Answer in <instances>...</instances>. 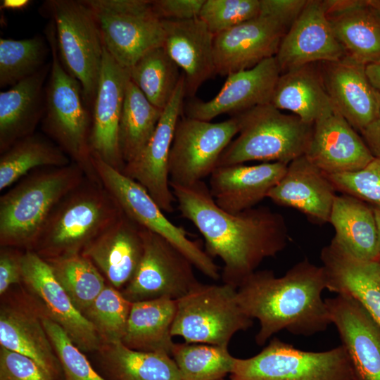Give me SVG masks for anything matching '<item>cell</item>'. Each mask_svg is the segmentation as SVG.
<instances>
[{"instance_id":"14","label":"cell","mask_w":380,"mask_h":380,"mask_svg":"<svg viewBox=\"0 0 380 380\" xmlns=\"http://www.w3.org/2000/svg\"><path fill=\"white\" fill-rule=\"evenodd\" d=\"M21 265L22 283L39 312L59 325L82 351H99L103 343L95 328L75 307L46 260L26 250Z\"/></svg>"},{"instance_id":"42","label":"cell","mask_w":380,"mask_h":380,"mask_svg":"<svg viewBox=\"0 0 380 380\" xmlns=\"http://www.w3.org/2000/svg\"><path fill=\"white\" fill-rule=\"evenodd\" d=\"M40 316L63 371L65 380H106L92 368L82 350L59 325L41 313Z\"/></svg>"},{"instance_id":"47","label":"cell","mask_w":380,"mask_h":380,"mask_svg":"<svg viewBox=\"0 0 380 380\" xmlns=\"http://www.w3.org/2000/svg\"><path fill=\"white\" fill-rule=\"evenodd\" d=\"M308 0H260V13L273 18L289 30Z\"/></svg>"},{"instance_id":"53","label":"cell","mask_w":380,"mask_h":380,"mask_svg":"<svg viewBox=\"0 0 380 380\" xmlns=\"http://www.w3.org/2000/svg\"><path fill=\"white\" fill-rule=\"evenodd\" d=\"M369 2L380 17V0H369Z\"/></svg>"},{"instance_id":"16","label":"cell","mask_w":380,"mask_h":380,"mask_svg":"<svg viewBox=\"0 0 380 380\" xmlns=\"http://www.w3.org/2000/svg\"><path fill=\"white\" fill-rule=\"evenodd\" d=\"M129 72L104 47L97 91L91 110L90 147L106 163L122 172L125 163L119 146V125Z\"/></svg>"},{"instance_id":"17","label":"cell","mask_w":380,"mask_h":380,"mask_svg":"<svg viewBox=\"0 0 380 380\" xmlns=\"http://www.w3.org/2000/svg\"><path fill=\"white\" fill-rule=\"evenodd\" d=\"M287 31L276 19L259 15L215 34L216 73L227 77L274 57Z\"/></svg>"},{"instance_id":"13","label":"cell","mask_w":380,"mask_h":380,"mask_svg":"<svg viewBox=\"0 0 380 380\" xmlns=\"http://www.w3.org/2000/svg\"><path fill=\"white\" fill-rule=\"evenodd\" d=\"M238 132L233 116L212 122L181 115L169 156L170 184L189 186L203 181L215 170L221 154Z\"/></svg>"},{"instance_id":"3","label":"cell","mask_w":380,"mask_h":380,"mask_svg":"<svg viewBox=\"0 0 380 380\" xmlns=\"http://www.w3.org/2000/svg\"><path fill=\"white\" fill-rule=\"evenodd\" d=\"M86 177L75 163L43 167L0 198V245L32 250L51 212Z\"/></svg>"},{"instance_id":"26","label":"cell","mask_w":380,"mask_h":380,"mask_svg":"<svg viewBox=\"0 0 380 380\" xmlns=\"http://www.w3.org/2000/svg\"><path fill=\"white\" fill-rule=\"evenodd\" d=\"M163 47L184 72L186 96L194 98L203 82L216 73L213 37L199 18L189 20H163Z\"/></svg>"},{"instance_id":"45","label":"cell","mask_w":380,"mask_h":380,"mask_svg":"<svg viewBox=\"0 0 380 380\" xmlns=\"http://www.w3.org/2000/svg\"><path fill=\"white\" fill-rule=\"evenodd\" d=\"M0 380H53V377L30 357L1 346Z\"/></svg>"},{"instance_id":"24","label":"cell","mask_w":380,"mask_h":380,"mask_svg":"<svg viewBox=\"0 0 380 380\" xmlns=\"http://www.w3.org/2000/svg\"><path fill=\"white\" fill-rule=\"evenodd\" d=\"M336 195L326 174L303 155L289 163L267 198L279 205L296 209L314 224H324L329 222Z\"/></svg>"},{"instance_id":"46","label":"cell","mask_w":380,"mask_h":380,"mask_svg":"<svg viewBox=\"0 0 380 380\" xmlns=\"http://www.w3.org/2000/svg\"><path fill=\"white\" fill-rule=\"evenodd\" d=\"M205 0H151L153 10L161 20H189L199 17Z\"/></svg>"},{"instance_id":"54","label":"cell","mask_w":380,"mask_h":380,"mask_svg":"<svg viewBox=\"0 0 380 380\" xmlns=\"http://www.w3.org/2000/svg\"><path fill=\"white\" fill-rule=\"evenodd\" d=\"M221 380H223V379H221Z\"/></svg>"},{"instance_id":"4","label":"cell","mask_w":380,"mask_h":380,"mask_svg":"<svg viewBox=\"0 0 380 380\" xmlns=\"http://www.w3.org/2000/svg\"><path fill=\"white\" fill-rule=\"evenodd\" d=\"M122 212L101 182L86 177L52 210L32 251L44 260L82 254Z\"/></svg>"},{"instance_id":"43","label":"cell","mask_w":380,"mask_h":380,"mask_svg":"<svg viewBox=\"0 0 380 380\" xmlns=\"http://www.w3.org/2000/svg\"><path fill=\"white\" fill-rule=\"evenodd\" d=\"M260 0H205L199 18L215 35L259 15Z\"/></svg>"},{"instance_id":"35","label":"cell","mask_w":380,"mask_h":380,"mask_svg":"<svg viewBox=\"0 0 380 380\" xmlns=\"http://www.w3.org/2000/svg\"><path fill=\"white\" fill-rule=\"evenodd\" d=\"M163 111L151 103L129 78L119 125V146L125 165L135 159L147 145Z\"/></svg>"},{"instance_id":"30","label":"cell","mask_w":380,"mask_h":380,"mask_svg":"<svg viewBox=\"0 0 380 380\" xmlns=\"http://www.w3.org/2000/svg\"><path fill=\"white\" fill-rule=\"evenodd\" d=\"M51 62L0 92V152L34 133L44 112L45 86Z\"/></svg>"},{"instance_id":"49","label":"cell","mask_w":380,"mask_h":380,"mask_svg":"<svg viewBox=\"0 0 380 380\" xmlns=\"http://www.w3.org/2000/svg\"><path fill=\"white\" fill-rule=\"evenodd\" d=\"M360 133L373 156L380 158V112L378 117Z\"/></svg>"},{"instance_id":"38","label":"cell","mask_w":380,"mask_h":380,"mask_svg":"<svg viewBox=\"0 0 380 380\" xmlns=\"http://www.w3.org/2000/svg\"><path fill=\"white\" fill-rule=\"evenodd\" d=\"M45 260L75 307L83 315L106 286L103 275L82 254Z\"/></svg>"},{"instance_id":"7","label":"cell","mask_w":380,"mask_h":380,"mask_svg":"<svg viewBox=\"0 0 380 380\" xmlns=\"http://www.w3.org/2000/svg\"><path fill=\"white\" fill-rule=\"evenodd\" d=\"M42 10L54 25L62 65L80 82L85 101L92 110L104 52L92 11L83 0H49Z\"/></svg>"},{"instance_id":"31","label":"cell","mask_w":380,"mask_h":380,"mask_svg":"<svg viewBox=\"0 0 380 380\" xmlns=\"http://www.w3.org/2000/svg\"><path fill=\"white\" fill-rule=\"evenodd\" d=\"M270 104L287 110L303 121L313 124L331 106L319 63H309L281 74Z\"/></svg>"},{"instance_id":"29","label":"cell","mask_w":380,"mask_h":380,"mask_svg":"<svg viewBox=\"0 0 380 380\" xmlns=\"http://www.w3.org/2000/svg\"><path fill=\"white\" fill-rule=\"evenodd\" d=\"M0 345L30 357L53 377L58 373L59 360L40 313L28 298L1 305Z\"/></svg>"},{"instance_id":"19","label":"cell","mask_w":380,"mask_h":380,"mask_svg":"<svg viewBox=\"0 0 380 380\" xmlns=\"http://www.w3.org/2000/svg\"><path fill=\"white\" fill-rule=\"evenodd\" d=\"M346 56L326 15L323 1L308 0L284 36L275 56L281 74L306 64Z\"/></svg>"},{"instance_id":"33","label":"cell","mask_w":380,"mask_h":380,"mask_svg":"<svg viewBox=\"0 0 380 380\" xmlns=\"http://www.w3.org/2000/svg\"><path fill=\"white\" fill-rule=\"evenodd\" d=\"M329 223L334 239L357 258L380 260L378 231L373 208L347 194L336 195Z\"/></svg>"},{"instance_id":"27","label":"cell","mask_w":380,"mask_h":380,"mask_svg":"<svg viewBox=\"0 0 380 380\" xmlns=\"http://www.w3.org/2000/svg\"><path fill=\"white\" fill-rule=\"evenodd\" d=\"M141 226L124 212L84 250L101 273L120 291L133 277L143 254Z\"/></svg>"},{"instance_id":"36","label":"cell","mask_w":380,"mask_h":380,"mask_svg":"<svg viewBox=\"0 0 380 380\" xmlns=\"http://www.w3.org/2000/svg\"><path fill=\"white\" fill-rule=\"evenodd\" d=\"M99 351L118 380H182L167 354L132 350L121 341L103 344Z\"/></svg>"},{"instance_id":"52","label":"cell","mask_w":380,"mask_h":380,"mask_svg":"<svg viewBox=\"0 0 380 380\" xmlns=\"http://www.w3.org/2000/svg\"><path fill=\"white\" fill-rule=\"evenodd\" d=\"M374 215L376 218V225H377V231H378V247H379V253L380 255V209L376 208H373Z\"/></svg>"},{"instance_id":"40","label":"cell","mask_w":380,"mask_h":380,"mask_svg":"<svg viewBox=\"0 0 380 380\" xmlns=\"http://www.w3.org/2000/svg\"><path fill=\"white\" fill-rule=\"evenodd\" d=\"M171 355L182 380H221L230 374L235 357L228 348L204 343H175Z\"/></svg>"},{"instance_id":"34","label":"cell","mask_w":380,"mask_h":380,"mask_svg":"<svg viewBox=\"0 0 380 380\" xmlns=\"http://www.w3.org/2000/svg\"><path fill=\"white\" fill-rule=\"evenodd\" d=\"M72 163L68 156L52 140L34 133L1 153L0 191L30 172L43 167H62Z\"/></svg>"},{"instance_id":"23","label":"cell","mask_w":380,"mask_h":380,"mask_svg":"<svg viewBox=\"0 0 380 380\" xmlns=\"http://www.w3.org/2000/svg\"><path fill=\"white\" fill-rule=\"evenodd\" d=\"M320 258L327 289L356 300L380 327V260L357 258L334 238Z\"/></svg>"},{"instance_id":"44","label":"cell","mask_w":380,"mask_h":380,"mask_svg":"<svg viewBox=\"0 0 380 380\" xmlns=\"http://www.w3.org/2000/svg\"><path fill=\"white\" fill-rule=\"evenodd\" d=\"M326 175L336 191L380 209V158H374L366 167L356 172Z\"/></svg>"},{"instance_id":"2","label":"cell","mask_w":380,"mask_h":380,"mask_svg":"<svg viewBox=\"0 0 380 380\" xmlns=\"http://www.w3.org/2000/svg\"><path fill=\"white\" fill-rule=\"evenodd\" d=\"M326 289L322 266L305 258L281 277L256 270L237 287V296L246 315L259 321L255 342L262 346L284 329L305 336L326 330L331 324L322 297Z\"/></svg>"},{"instance_id":"48","label":"cell","mask_w":380,"mask_h":380,"mask_svg":"<svg viewBox=\"0 0 380 380\" xmlns=\"http://www.w3.org/2000/svg\"><path fill=\"white\" fill-rule=\"evenodd\" d=\"M23 253L17 248L2 246L0 252V295L13 284H21V259Z\"/></svg>"},{"instance_id":"1","label":"cell","mask_w":380,"mask_h":380,"mask_svg":"<svg viewBox=\"0 0 380 380\" xmlns=\"http://www.w3.org/2000/svg\"><path fill=\"white\" fill-rule=\"evenodd\" d=\"M170 185L182 216L204 238L205 252L223 262V283L237 289L265 259L286 248L288 228L280 213L264 206L227 212L215 203L204 181Z\"/></svg>"},{"instance_id":"20","label":"cell","mask_w":380,"mask_h":380,"mask_svg":"<svg viewBox=\"0 0 380 380\" xmlns=\"http://www.w3.org/2000/svg\"><path fill=\"white\" fill-rule=\"evenodd\" d=\"M305 156L326 174L356 172L374 158L362 137L332 105L313 123Z\"/></svg>"},{"instance_id":"28","label":"cell","mask_w":380,"mask_h":380,"mask_svg":"<svg viewBox=\"0 0 380 380\" xmlns=\"http://www.w3.org/2000/svg\"><path fill=\"white\" fill-rule=\"evenodd\" d=\"M326 15L346 56L364 65L380 60V17L369 0H324Z\"/></svg>"},{"instance_id":"11","label":"cell","mask_w":380,"mask_h":380,"mask_svg":"<svg viewBox=\"0 0 380 380\" xmlns=\"http://www.w3.org/2000/svg\"><path fill=\"white\" fill-rule=\"evenodd\" d=\"M92 156L101 184L129 217L170 241L206 277L214 280L220 278V267L213 258L196 241L188 237L184 228L168 220L141 185L106 163L96 155L92 154Z\"/></svg>"},{"instance_id":"22","label":"cell","mask_w":380,"mask_h":380,"mask_svg":"<svg viewBox=\"0 0 380 380\" xmlns=\"http://www.w3.org/2000/svg\"><path fill=\"white\" fill-rule=\"evenodd\" d=\"M319 65L332 106L360 132L380 112V94L368 79L365 65L346 56Z\"/></svg>"},{"instance_id":"9","label":"cell","mask_w":380,"mask_h":380,"mask_svg":"<svg viewBox=\"0 0 380 380\" xmlns=\"http://www.w3.org/2000/svg\"><path fill=\"white\" fill-rule=\"evenodd\" d=\"M231 380H356L342 345L322 352L299 350L273 338L249 358H236Z\"/></svg>"},{"instance_id":"37","label":"cell","mask_w":380,"mask_h":380,"mask_svg":"<svg viewBox=\"0 0 380 380\" xmlns=\"http://www.w3.org/2000/svg\"><path fill=\"white\" fill-rule=\"evenodd\" d=\"M179 68L164 47L159 46L146 53L129 69V78L151 103L163 110L179 84Z\"/></svg>"},{"instance_id":"8","label":"cell","mask_w":380,"mask_h":380,"mask_svg":"<svg viewBox=\"0 0 380 380\" xmlns=\"http://www.w3.org/2000/svg\"><path fill=\"white\" fill-rule=\"evenodd\" d=\"M176 301L171 334L185 343L228 348L236 333L253 324L239 304L237 289L228 284L201 283Z\"/></svg>"},{"instance_id":"50","label":"cell","mask_w":380,"mask_h":380,"mask_svg":"<svg viewBox=\"0 0 380 380\" xmlns=\"http://www.w3.org/2000/svg\"><path fill=\"white\" fill-rule=\"evenodd\" d=\"M365 71L371 84L380 94V60L367 65Z\"/></svg>"},{"instance_id":"51","label":"cell","mask_w":380,"mask_h":380,"mask_svg":"<svg viewBox=\"0 0 380 380\" xmlns=\"http://www.w3.org/2000/svg\"><path fill=\"white\" fill-rule=\"evenodd\" d=\"M31 4L30 0H3L0 5L4 10L20 11L26 9Z\"/></svg>"},{"instance_id":"15","label":"cell","mask_w":380,"mask_h":380,"mask_svg":"<svg viewBox=\"0 0 380 380\" xmlns=\"http://www.w3.org/2000/svg\"><path fill=\"white\" fill-rule=\"evenodd\" d=\"M186 96V83L182 75L177 88L163 111L156 129L147 145L122 173L141 185L161 210L174 211L175 197L170 185L168 161L177 123L181 117Z\"/></svg>"},{"instance_id":"39","label":"cell","mask_w":380,"mask_h":380,"mask_svg":"<svg viewBox=\"0 0 380 380\" xmlns=\"http://www.w3.org/2000/svg\"><path fill=\"white\" fill-rule=\"evenodd\" d=\"M51 49L39 34L23 39L0 38V87H12L44 67Z\"/></svg>"},{"instance_id":"32","label":"cell","mask_w":380,"mask_h":380,"mask_svg":"<svg viewBox=\"0 0 380 380\" xmlns=\"http://www.w3.org/2000/svg\"><path fill=\"white\" fill-rule=\"evenodd\" d=\"M176 310V300L166 297L132 303L122 343L132 350L171 355Z\"/></svg>"},{"instance_id":"6","label":"cell","mask_w":380,"mask_h":380,"mask_svg":"<svg viewBox=\"0 0 380 380\" xmlns=\"http://www.w3.org/2000/svg\"><path fill=\"white\" fill-rule=\"evenodd\" d=\"M232 116L238 122L239 136L224 150L217 167L249 161L289 164L305 154L313 124L297 115L267 103Z\"/></svg>"},{"instance_id":"5","label":"cell","mask_w":380,"mask_h":380,"mask_svg":"<svg viewBox=\"0 0 380 380\" xmlns=\"http://www.w3.org/2000/svg\"><path fill=\"white\" fill-rule=\"evenodd\" d=\"M51 49V70L45 86L42 129L93 181L101 182L93 163L90 147L91 110L80 82L62 65L56 32L50 20L44 30Z\"/></svg>"},{"instance_id":"25","label":"cell","mask_w":380,"mask_h":380,"mask_svg":"<svg viewBox=\"0 0 380 380\" xmlns=\"http://www.w3.org/2000/svg\"><path fill=\"white\" fill-rule=\"evenodd\" d=\"M287 163H262L217 167L210 175L209 189L222 210L236 213L255 208L284 175Z\"/></svg>"},{"instance_id":"21","label":"cell","mask_w":380,"mask_h":380,"mask_svg":"<svg viewBox=\"0 0 380 380\" xmlns=\"http://www.w3.org/2000/svg\"><path fill=\"white\" fill-rule=\"evenodd\" d=\"M331 324L356 380H380V327L356 300L345 295L324 300Z\"/></svg>"},{"instance_id":"10","label":"cell","mask_w":380,"mask_h":380,"mask_svg":"<svg viewBox=\"0 0 380 380\" xmlns=\"http://www.w3.org/2000/svg\"><path fill=\"white\" fill-rule=\"evenodd\" d=\"M99 25L103 46L122 67L129 69L146 53L163 46V20L151 0H83Z\"/></svg>"},{"instance_id":"18","label":"cell","mask_w":380,"mask_h":380,"mask_svg":"<svg viewBox=\"0 0 380 380\" xmlns=\"http://www.w3.org/2000/svg\"><path fill=\"white\" fill-rule=\"evenodd\" d=\"M281 75L275 56L252 68L227 76L220 91L211 100L191 98L184 105L185 116L210 121L223 113L234 115L253 107L270 103Z\"/></svg>"},{"instance_id":"12","label":"cell","mask_w":380,"mask_h":380,"mask_svg":"<svg viewBox=\"0 0 380 380\" xmlns=\"http://www.w3.org/2000/svg\"><path fill=\"white\" fill-rule=\"evenodd\" d=\"M143 254L130 281L120 291L131 303L163 297L178 300L201 283L191 262L161 236L141 227Z\"/></svg>"},{"instance_id":"41","label":"cell","mask_w":380,"mask_h":380,"mask_svg":"<svg viewBox=\"0 0 380 380\" xmlns=\"http://www.w3.org/2000/svg\"><path fill=\"white\" fill-rule=\"evenodd\" d=\"M132 303L120 290L106 284L83 315L94 326L103 344L122 342Z\"/></svg>"}]
</instances>
